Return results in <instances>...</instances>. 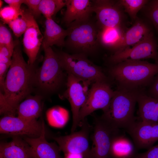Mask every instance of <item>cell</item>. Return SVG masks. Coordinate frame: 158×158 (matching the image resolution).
Segmentation results:
<instances>
[{
	"label": "cell",
	"instance_id": "7402d4cb",
	"mask_svg": "<svg viewBox=\"0 0 158 158\" xmlns=\"http://www.w3.org/2000/svg\"><path fill=\"white\" fill-rule=\"evenodd\" d=\"M134 22L132 26L125 31L123 43L117 52L133 46L152 32L149 25L142 20L137 17Z\"/></svg>",
	"mask_w": 158,
	"mask_h": 158
},
{
	"label": "cell",
	"instance_id": "8992f818",
	"mask_svg": "<svg viewBox=\"0 0 158 158\" xmlns=\"http://www.w3.org/2000/svg\"><path fill=\"white\" fill-rule=\"evenodd\" d=\"M62 68L67 73L94 83L108 82L107 77L99 67L81 54H69L63 51L56 53Z\"/></svg>",
	"mask_w": 158,
	"mask_h": 158
},
{
	"label": "cell",
	"instance_id": "d590c367",
	"mask_svg": "<svg viewBox=\"0 0 158 158\" xmlns=\"http://www.w3.org/2000/svg\"><path fill=\"white\" fill-rule=\"evenodd\" d=\"M4 1L8 6L20 10L22 9L21 5L24 4V0H4Z\"/></svg>",
	"mask_w": 158,
	"mask_h": 158
},
{
	"label": "cell",
	"instance_id": "cb8c5ba5",
	"mask_svg": "<svg viewBox=\"0 0 158 158\" xmlns=\"http://www.w3.org/2000/svg\"><path fill=\"white\" fill-rule=\"evenodd\" d=\"M136 150L133 142L120 133L113 140L110 155L113 158H133L137 153Z\"/></svg>",
	"mask_w": 158,
	"mask_h": 158
},
{
	"label": "cell",
	"instance_id": "d6986e66",
	"mask_svg": "<svg viewBox=\"0 0 158 158\" xmlns=\"http://www.w3.org/2000/svg\"><path fill=\"white\" fill-rule=\"evenodd\" d=\"M99 28L100 45L114 50L115 52L119 51L123 43L124 34L127 29L126 30L123 26Z\"/></svg>",
	"mask_w": 158,
	"mask_h": 158
},
{
	"label": "cell",
	"instance_id": "30bf717a",
	"mask_svg": "<svg viewBox=\"0 0 158 158\" xmlns=\"http://www.w3.org/2000/svg\"><path fill=\"white\" fill-rule=\"evenodd\" d=\"M92 83H93L68 73L67 89L63 96L68 99L71 106L73 116L71 133L75 132L80 125L79 112L86 100L91 87L89 88V86Z\"/></svg>",
	"mask_w": 158,
	"mask_h": 158
},
{
	"label": "cell",
	"instance_id": "52a82bcc",
	"mask_svg": "<svg viewBox=\"0 0 158 158\" xmlns=\"http://www.w3.org/2000/svg\"><path fill=\"white\" fill-rule=\"evenodd\" d=\"M80 130L74 132L68 135L54 137L61 151L65 155H79L83 158H93L89 141L91 126L86 118L80 122Z\"/></svg>",
	"mask_w": 158,
	"mask_h": 158
},
{
	"label": "cell",
	"instance_id": "74e56055",
	"mask_svg": "<svg viewBox=\"0 0 158 158\" xmlns=\"http://www.w3.org/2000/svg\"><path fill=\"white\" fill-rule=\"evenodd\" d=\"M11 61V58L0 54V63L6 64L10 66Z\"/></svg>",
	"mask_w": 158,
	"mask_h": 158
},
{
	"label": "cell",
	"instance_id": "1f68e13d",
	"mask_svg": "<svg viewBox=\"0 0 158 158\" xmlns=\"http://www.w3.org/2000/svg\"><path fill=\"white\" fill-rule=\"evenodd\" d=\"M145 92L148 96L158 99V73L155 76Z\"/></svg>",
	"mask_w": 158,
	"mask_h": 158
},
{
	"label": "cell",
	"instance_id": "f35d334b",
	"mask_svg": "<svg viewBox=\"0 0 158 158\" xmlns=\"http://www.w3.org/2000/svg\"><path fill=\"white\" fill-rule=\"evenodd\" d=\"M64 158H83V157L79 155L69 154L65 155Z\"/></svg>",
	"mask_w": 158,
	"mask_h": 158
},
{
	"label": "cell",
	"instance_id": "4fadbf2b",
	"mask_svg": "<svg viewBox=\"0 0 158 158\" xmlns=\"http://www.w3.org/2000/svg\"><path fill=\"white\" fill-rule=\"evenodd\" d=\"M92 11L96 14V23L99 27L123 26V9L118 1L92 0Z\"/></svg>",
	"mask_w": 158,
	"mask_h": 158
},
{
	"label": "cell",
	"instance_id": "7c38bea8",
	"mask_svg": "<svg viewBox=\"0 0 158 158\" xmlns=\"http://www.w3.org/2000/svg\"><path fill=\"white\" fill-rule=\"evenodd\" d=\"M44 122L43 121H30L6 115L0 119V132L13 136L37 138L41 134Z\"/></svg>",
	"mask_w": 158,
	"mask_h": 158
},
{
	"label": "cell",
	"instance_id": "d4e9b609",
	"mask_svg": "<svg viewBox=\"0 0 158 158\" xmlns=\"http://www.w3.org/2000/svg\"><path fill=\"white\" fill-rule=\"evenodd\" d=\"M46 116L50 125L56 128H61L64 126L68 121L69 114L65 109L57 106L48 110Z\"/></svg>",
	"mask_w": 158,
	"mask_h": 158
},
{
	"label": "cell",
	"instance_id": "4316f807",
	"mask_svg": "<svg viewBox=\"0 0 158 158\" xmlns=\"http://www.w3.org/2000/svg\"><path fill=\"white\" fill-rule=\"evenodd\" d=\"M147 0H120L118 2L124 11L128 13L134 21L137 18V15L141 9L148 3Z\"/></svg>",
	"mask_w": 158,
	"mask_h": 158
},
{
	"label": "cell",
	"instance_id": "2e32d148",
	"mask_svg": "<svg viewBox=\"0 0 158 158\" xmlns=\"http://www.w3.org/2000/svg\"><path fill=\"white\" fill-rule=\"evenodd\" d=\"M63 20L68 27L72 23L89 19L92 11V0H66Z\"/></svg>",
	"mask_w": 158,
	"mask_h": 158
},
{
	"label": "cell",
	"instance_id": "6da1fadb",
	"mask_svg": "<svg viewBox=\"0 0 158 158\" xmlns=\"http://www.w3.org/2000/svg\"><path fill=\"white\" fill-rule=\"evenodd\" d=\"M2 92L0 93V114L15 116L21 102L34 85L36 70L25 61L21 49L16 45L11 58Z\"/></svg>",
	"mask_w": 158,
	"mask_h": 158
},
{
	"label": "cell",
	"instance_id": "9c48e42d",
	"mask_svg": "<svg viewBox=\"0 0 158 158\" xmlns=\"http://www.w3.org/2000/svg\"><path fill=\"white\" fill-rule=\"evenodd\" d=\"M158 46L152 32L133 46L114 53L108 58L111 65L127 60L152 59L158 63Z\"/></svg>",
	"mask_w": 158,
	"mask_h": 158
},
{
	"label": "cell",
	"instance_id": "9a60e30c",
	"mask_svg": "<svg viewBox=\"0 0 158 158\" xmlns=\"http://www.w3.org/2000/svg\"><path fill=\"white\" fill-rule=\"evenodd\" d=\"M28 22V28L23 34V44L25 51L28 57V63L33 65L41 46L43 36L33 15L29 10H24Z\"/></svg>",
	"mask_w": 158,
	"mask_h": 158
},
{
	"label": "cell",
	"instance_id": "e0dca14e",
	"mask_svg": "<svg viewBox=\"0 0 158 158\" xmlns=\"http://www.w3.org/2000/svg\"><path fill=\"white\" fill-rule=\"evenodd\" d=\"M24 140L31 147L34 158H61L59 146L55 142H49L45 138L44 122L41 134L37 138L25 137Z\"/></svg>",
	"mask_w": 158,
	"mask_h": 158
},
{
	"label": "cell",
	"instance_id": "8fae6325",
	"mask_svg": "<svg viewBox=\"0 0 158 158\" xmlns=\"http://www.w3.org/2000/svg\"><path fill=\"white\" fill-rule=\"evenodd\" d=\"M115 92L109 82L99 81L93 83L86 100L80 110V122L95 111L106 108Z\"/></svg>",
	"mask_w": 158,
	"mask_h": 158
},
{
	"label": "cell",
	"instance_id": "83f0119b",
	"mask_svg": "<svg viewBox=\"0 0 158 158\" xmlns=\"http://www.w3.org/2000/svg\"><path fill=\"white\" fill-rule=\"evenodd\" d=\"M8 25L16 37H20L23 34L28 26V21L24 14V10L22 15L10 22Z\"/></svg>",
	"mask_w": 158,
	"mask_h": 158
},
{
	"label": "cell",
	"instance_id": "7a4b0ae2",
	"mask_svg": "<svg viewBox=\"0 0 158 158\" xmlns=\"http://www.w3.org/2000/svg\"><path fill=\"white\" fill-rule=\"evenodd\" d=\"M108 73L117 88L145 90L158 73V63L127 60L111 65Z\"/></svg>",
	"mask_w": 158,
	"mask_h": 158
},
{
	"label": "cell",
	"instance_id": "836d02e7",
	"mask_svg": "<svg viewBox=\"0 0 158 158\" xmlns=\"http://www.w3.org/2000/svg\"><path fill=\"white\" fill-rule=\"evenodd\" d=\"M133 158H158V144L152 146L145 152L137 153Z\"/></svg>",
	"mask_w": 158,
	"mask_h": 158
},
{
	"label": "cell",
	"instance_id": "ac0fdd59",
	"mask_svg": "<svg viewBox=\"0 0 158 158\" xmlns=\"http://www.w3.org/2000/svg\"><path fill=\"white\" fill-rule=\"evenodd\" d=\"M0 158H34L32 149L20 136H13L9 142L0 144Z\"/></svg>",
	"mask_w": 158,
	"mask_h": 158
},
{
	"label": "cell",
	"instance_id": "603a6c76",
	"mask_svg": "<svg viewBox=\"0 0 158 158\" xmlns=\"http://www.w3.org/2000/svg\"><path fill=\"white\" fill-rule=\"evenodd\" d=\"M43 103L40 96H28L17 107L18 116L23 119L33 121L37 120L42 114Z\"/></svg>",
	"mask_w": 158,
	"mask_h": 158
},
{
	"label": "cell",
	"instance_id": "277c9868",
	"mask_svg": "<svg viewBox=\"0 0 158 158\" xmlns=\"http://www.w3.org/2000/svg\"><path fill=\"white\" fill-rule=\"evenodd\" d=\"M67 29L68 34L64 46L74 52L73 54H81L87 56L97 51L100 46L99 29L96 22L90 18L74 22Z\"/></svg>",
	"mask_w": 158,
	"mask_h": 158
},
{
	"label": "cell",
	"instance_id": "f1b7e54d",
	"mask_svg": "<svg viewBox=\"0 0 158 158\" xmlns=\"http://www.w3.org/2000/svg\"><path fill=\"white\" fill-rule=\"evenodd\" d=\"M143 8L145 16L158 31V0L149 1Z\"/></svg>",
	"mask_w": 158,
	"mask_h": 158
},
{
	"label": "cell",
	"instance_id": "f546056e",
	"mask_svg": "<svg viewBox=\"0 0 158 158\" xmlns=\"http://www.w3.org/2000/svg\"><path fill=\"white\" fill-rule=\"evenodd\" d=\"M23 11L22 9L19 10L8 6L1 8L0 17L4 23L8 24L10 22L22 15Z\"/></svg>",
	"mask_w": 158,
	"mask_h": 158
},
{
	"label": "cell",
	"instance_id": "5bb4252c",
	"mask_svg": "<svg viewBox=\"0 0 158 158\" xmlns=\"http://www.w3.org/2000/svg\"><path fill=\"white\" fill-rule=\"evenodd\" d=\"M137 150L148 149L158 140V123L136 121L126 130Z\"/></svg>",
	"mask_w": 158,
	"mask_h": 158
},
{
	"label": "cell",
	"instance_id": "3957f363",
	"mask_svg": "<svg viewBox=\"0 0 158 158\" xmlns=\"http://www.w3.org/2000/svg\"><path fill=\"white\" fill-rule=\"evenodd\" d=\"M143 91L117 88L101 117L114 126L126 130L137 120L135 106L139 94Z\"/></svg>",
	"mask_w": 158,
	"mask_h": 158
},
{
	"label": "cell",
	"instance_id": "8d00e7d4",
	"mask_svg": "<svg viewBox=\"0 0 158 158\" xmlns=\"http://www.w3.org/2000/svg\"><path fill=\"white\" fill-rule=\"evenodd\" d=\"M13 52L7 46L0 45V54L11 58Z\"/></svg>",
	"mask_w": 158,
	"mask_h": 158
},
{
	"label": "cell",
	"instance_id": "4dcf8cb0",
	"mask_svg": "<svg viewBox=\"0 0 158 158\" xmlns=\"http://www.w3.org/2000/svg\"><path fill=\"white\" fill-rule=\"evenodd\" d=\"M4 23L0 22V45H6L13 51L16 45L13 41L10 31Z\"/></svg>",
	"mask_w": 158,
	"mask_h": 158
},
{
	"label": "cell",
	"instance_id": "5b68a950",
	"mask_svg": "<svg viewBox=\"0 0 158 158\" xmlns=\"http://www.w3.org/2000/svg\"><path fill=\"white\" fill-rule=\"evenodd\" d=\"M44 57L41 66L36 70L34 85L48 92L57 90L64 79L63 71L56 53L50 47L42 46Z\"/></svg>",
	"mask_w": 158,
	"mask_h": 158
},
{
	"label": "cell",
	"instance_id": "d6a6232c",
	"mask_svg": "<svg viewBox=\"0 0 158 158\" xmlns=\"http://www.w3.org/2000/svg\"><path fill=\"white\" fill-rule=\"evenodd\" d=\"M41 0H24V4L27 6L28 10L34 17H39L41 14L40 12L39 5Z\"/></svg>",
	"mask_w": 158,
	"mask_h": 158
},
{
	"label": "cell",
	"instance_id": "ab89813d",
	"mask_svg": "<svg viewBox=\"0 0 158 158\" xmlns=\"http://www.w3.org/2000/svg\"><path fill=\"white\" fill-rule=\"evenodd\" d=\"M3 3V1L2 0H0V7L1 8L2 6Z\"/></svg>",
	"mask_w": 158,
	"mask_h": 158
},
{
	"label": "cell",
	"instance_id": "484cf974",
	"mask_svg": "<svg viewBox=\"0 0 158 158\" xmlns=\"http://www.w3.org/2000/svg\"><path fill=\"white\" fill-rule=\"evenodd\" d=\"M66 4V0H41L39 5L40 12L46 19L52 18Z\"/></svg>",
	"mask_w": 158,
	"mask_h": 158
},
{
	"label": "cell",
	"instance_id": "ba28073f",
	"mask_svg": "<svg viewBox=\"0 0 158 158\" xmlns=\"http://www.w3.org/2000/svg\"><path fill=\"white\" fill-rule=\"evenodd\" d=\"M94 117L91 149L92 158H110L112 141L120 133V129L114 126L101 116Z\"/></svg>",
	"mask_w": 158,
	"mask_h": 158
},
{
	"label": "cell",
	"instance_id": "44dd1931",
	"mask_svg": "<svg viewBox=\"0 0 158 158\" xmlns=\"http://www.w3.org/2000/svg\"><path fill=\"white\" fill-rule=\"evenodd\" d=\"M68 34V31L62 28L56 23L52 18L46 19L45 31L42 46L51 47L56 45L64 46L65 38Z\"/></svg>",
	"mask_w": 158,
	"mask_h": 158
},
{
	"label": "cell",
	"instance_id": "ffe728a7",
	"mask_svg": "<svg viewBox=\"0 0 158 158\" xmlns=\"http://www.w3.org/2000/svg\"><path fill=\"white\" fill-rule=\"evenodd\" d=\"M139 120L158 123V99L148 96L145 90L141 92L137 99Z\"/></svg>",
	"mask_w": 158,
	"mask_h": 158
},
{
	"label": "cell",
	"instance_id": "e575fe53",
	"mask_svg": "<svg viewBox=\"0 0 158 158\" xmlns=\"http://www.w3.org/2000/svg\"><path fill=\"white\" fill-rule=\"evenodd\" d=\"M10 66L6 64L0 63V86L2 92L6 75Z\"/></svg>",
	"mask_w": 158,
	"mask_h": 158
}]
</instances>
